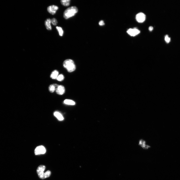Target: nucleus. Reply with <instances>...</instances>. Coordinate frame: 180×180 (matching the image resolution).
Here are the masks:
<instances>
[{"label":"nucleus","instance_id":"obj_1","mask_svg":"<svg viewBox=\"0 0 180 180\" xmlns=\"http://www.w3.org/2000/svg\"><path fill=\"white\" fill-rule=\"evenodd\" d=\"M78 9L75 6L69 8L64 11V17L66 19H67L75 16L77 13Z\"/></svg>","mask_w":180,"mask_h":180},{"label":"nucleus","instance_id":"obj_2","mask_svg":"<svg viewBox=\"0 0 180 180\" xmlns=\"http://www.w3.org/2000/svg\"><path fill=\"white\" fill-rule=\"evenodd\" d=\"M63 66L69 72H72L75 71L76 69L75 65L73 61L71 59L65 60L63 62Z\"/></svg>","mask_w":180,"mask_h":180},{"label":"nucleus","instance_id":"obj_3","mask_svg":"<svg viewBox=\"0 0 180 180\" xmlns=\"http://www.w3.org/2000/svg\"><path fill=\"white\" fill-rule=\"evenodd\" d=\"M45 167L43 165H40L38 168L37 170L38 176L41 179H43L46 178L45 173L44 172L45 169Z\"/></svg>","mask_w":180,"mask_h":180},{"label":"nucleus","instance_id":"obj_4","mask_svg":"<svg viewBox=\"0 0 180 180\" xmlns=\"http://www.w3.org/2000/svg\"><path fill=\"white\" fill-rule=\"evenodd\" d=\"M46 150L45 147L42 146L37 147L35 150V153L36 155L45 154Z\"/></svg>","mask_w":180,"mask_h":180},{"label":"nucleus","instance_id":"obj_5","mask_svg":"<svg viewBox=\"0 0 180 180\" xmlns=\"http://www.w3.org/2000/svg\"><path fill=\"white\" fill-rule=\"evenodd\" d=\"M146 15L142 13H140L136 15V20L140 23L144 22L146 19Z\"/></svg>","mask_w":180,"mask_h":180},{"label":"nucleus","instance_id":"obj_6","mask_svg":"<svg viewBox=\"0 0 180 180\" xmlns=\"http://www.w3.org/2000/svg\"><path fill=\"white\" fill-rule=\"evenodd\" d=\"M146 142L145 140L141 139L139 141L138 145L142 147L143 149L147 150L151 148V146L146 144Z\"/></svg>","mask_w":180,"mask_h":180},{"label":"nucleus","instance_id":"obj_7","mask_svg":"<svg viewBox=\"0 0 180 180\" xmlns=\"http://www.w3.org/2000/svg\"><path fill=\"white\" fill-rule=\"evenodd\" d=\"M127 32L130 36H135L140 33V31L136 28L130 29L128 30Z\"/></svg>","mask_w":180,"mask_h":180},{"label":"nucleus","instance_id":"obj_8","mask_svg":"<svg viewBox=\"0 0 180 180\" xmlns=\"http://www.w3.org/2000/svg\"><path fill=\"white\" fill-rule=\"evenodd\" d=\"M58 9V7L56 6L53 5L49 6L47 8L48 12L52 15L55 14L57 10Z\"/></svg>","mask_w":180,"mask_h":180},{"label":"nucleus","instance_id":"obj_9","mask_svg":"<svg viewBox=\"0 0 180 180\" xmlns=\"http://www.w3.org/2000/svg\"><path fill=\"white\" fill-rule=\"evenodd\" d=\"M55 91L57 94L61 95L64 94L65 92V89L63 86L60 85L59 86Z\"/></svg>","mask_w":180,"mask_h":180},{"label":"nucleus","instance_id":"obj_10","mask_svg":"<svg viewBox=\"0 0 180 180\" xmlns=\"http://www.w3.org/2000/svg\"><path fill=\"white\" fill-rule=\"evenodd\" d=\"M59 85L57 84H53L50 85L49 90L50 92L53 93L58 87Z\"/></svg>","mask_w":180,"mask_h":180},{"label":"nucleus","instance_id":"obj_11","mask_svg":"<svg viewBox=\"0 0 180 180\" xmlns=\"http://www.w3.org/2000/svg\"><path fill=\"white\" fill-rule=\"evenodd\" d=\"M51 20L49 19H48L46 20L45 22V25L47 29L48 30H51L52 29V27L51 26Z\"/></svg>","mask_w":180,"mask_h":180},{"label":"nucleus","instance_id":"obj_12","mask_svg":"<svg viewBox=\"0 0 180 180\" xmlns=\"http://www.w3.org/2000/svg\"><path fill=\"white\" fill-rule=\"evenodd\" d=\"M59 75V72L56 70H54L51 74L50 77L52 79H57Z\"/></svg>","mask_w":180,"mask_h":180},{"label":"nucleus","instance_id":"obj_13","mask_svg":"<svg viewBox=\"0 0 180 180\" xmlns=\"http://www.w3.org/2000/svg\"><path fill=\"white\" fill-rule=\"evenodd\" d=\"M54 115L59 120L62 121L64 119L63 116L59 112H55L54 113Z\"/></svg>","mask_w":180,"mask_h":180},{"label":"nucleus","instance_id":"obj_14","mask_svg":"<svg viewBox=\"0 0 180 180\" xmlns=\"http://www.w3.org/2000/svg\"><path fill=\"white\" fill-rule=\"evenodd\" d=\"M64 103L66 104L70 105H74L75 104V103L74 101L69 99L65 100L64 101Z\"/></svg>","mask_w":180,"mask_h":180},{"label":"nucleus","instance_id":"obj_15","mask_svg":"<svg viewBox=\"0 0 180 180\" xmlns=\"http://www.w3.org/2000/svg\"><path fill=\"white\" fill-rule=\"evenodd\" d=\"M61 2L62 4L65 6H68L70 4V0H62Z\"/></svg>","mask_w":180,"mask_h":180},{"label":"nucleus","instance_id":"obj_16","mask_svg":"<svg viewBox=\"0 0 180 180\" xmlns=\"http://www.w3.org/2000/svg\"><path fill=\"white\" fill-rule=\"evenodd\" d=\"M56 28L59 33L60 36H62L63 34V31L62 28L59 27H57Z\"/></svg>","mask_w":180,"mask_h":180},{"label":"nucleus","instance_id":"obj_17","mask_svg":"<svg viewBox=\"0 0 180 180\" xmlns=\"http://www.w3.org/2000/svg\"><path fill=\"white\" fill-rule=\"evenodd\" d=\"M64 77L63 75L62 74H61L58 76L57 78V79L59 81H61L64 80Z\"/></svg>","mask_w":180,"mask_h":180},{"label":"nucleus","instance_id":"obj_18","mask_svg":"<svg viewBox=\"0 0 180 180\" xmlns=\"http://www.w3.org/2000/svg\"><path fill=\"white\" fill-rule=\"evenodd\" d=\"M51 20V22L53 25L55 26L57 25V22L55 18H53Z\"/></svg>","mask_w":180,"mask_h":180},{"label":"nucleus","instance_id":"obj_19","mask_svg":"<svg viewBox=\"0 0 180 180\" xmlns=\"http://www.w3.org/2000/svg\"><path fill=\"white\" fill-rule=\"evenodd\" d=\"M45 173L46 178L49 177L51 174V171L49 170L47 171Z\"/></svg>","mask_w":180,"mask_h":180},{"label":"nucleus","instance_id":"obj_20","mask_svg":"<svg viewBox=\"0 0 180 180\" xmlns=\"http://www.w3.org/2000/svg\"><path fill=\"white\" fill-rule=\"evenodd\" d=\"M165 39L166 42L167 43H169L170 41V38L167 35L165 36Z\"/></svg>","mask_w":180,"mask_h":180},{"label":"nucleus","instance_id":"obj_21","mask_svg":"<svg viewBox=\"0 0 180 180\" xmlns=\"http://www.w3.org/2000/svg\"><path fill=\"white\" fill-rule=\"evenodd\" d=\"M99 25L101 26L104 25H105V23L104 21L103 20H101L100 21L99 23Z\"/></svg>","mask_w":180,"mask_h":180},{"label":"nucleus","instance_id":"obj_22","mask_svg":"<svg viewBox=\"0 0 180 180\" xmlns=\"http://www.w3.org/2000/svg\"><path fill=\"white\" fill-rule=\"evenodd\" d=\"M153 27L152 26L150 27H149V30L150 31H152L153 30Z\"/></svg>","mask_w":180,"mask_h":180}]
</instances>
